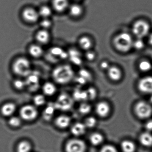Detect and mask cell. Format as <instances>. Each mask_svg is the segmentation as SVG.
Instances as JSON below:
<instances>
[{
    "instance_id": "d590c367",
    "label": "cell",
    "mask_w": 152,
    "mask_h": 152,
    "mask_svg": "<svg viewBox=\"0 0 152 152\" xmlns=\"http://www.w3.org/2000/svg\"><path fill=\"white\" fill-rule=\"evenodd\" d=\"M40 26L41 29L49 30L52 27L53 23L50 18H42L40 22Z\"/></svg>"
},
{
    "instance_id": "6da1fadb",
    "label": "cell",
    "mask_w": 152,
    "mask_h": 152,
    "mask_svg": "<svg viewBox=\"0 0 152 152\" xmlns=\"http://www.w3.org/2000/svg\"><path fill=\"white\" fill-rule=\"evenodd\" d=\"M52 77L56 83L60 85H66L73 80L74 71L70 65H60L55 67L52 71Z\"/></svg>"
},
{
    "instance_id": "8d00e7d4",
    "label": "cell",
    "mask_w": 152,
    "mask_h": 152,
    "mask_svg": "<svg viewBox=\"0 0 152 152\" xmlns=\"http://www.w3.org/2000/svg\"><path fill=\"white\" fill-rule=\"evenodd\" d=\"M13 87L18 91L23 90L26 88V85L25 81L20 79L15 80L13 82Z\"/></svg>"
},
{
    "instance_id": "ac0fdd59",
    "label": "cell",
    "mask_w": 152,
    "mask_h": 152,
    "mask_svg": "<svg viewBox=\"0 0 152 152\" xmlns=\"http://www.w3.org/2000/svg\"><path fill=\"white\" fill-rule=\"evenodd\" d=\"M96 112L100 117H106L110 113V106L106 102H99L96 105Z\"/></svg>"
},
{
    "instance_id": "9c48e42d",
    "label": "cell",
    "mask_w": 152,
    "mask_h": 152,
    "mask_svg": "<svg viewBox=\"0 0 152 152\" xmlns=\"http://www.w3.org/2000/svg\"><path fill=\"white\" fill-rule=\"evenodd\" d=\"M134 111L139 118L142 119H146L150 117L152 115V107L147 102L140 101L135 105Z\"/></svg>"
},
{
    "instance_id": "e0dca14e",
    "label": "cell",
    "mask_w": 152,
    "mask_h": 152,
    "mask_svg": "<svg viewBox=\"0 0 152 152\" xmlns=\"http://www.w3.org/2000/svg\"><path fill=\"white\" fill-rule=\"evenodd\" d=\"M86 126L84 123L81 122H76L74 124L71 128V132L74 136L77 137L83 136L86 131Z\"/></svg>"
},
{
    "instance_id": "7402d4cb",
    "label": "cell",
    "mask_w": 152,
    "mask_h": 152,
    "mask_svg": "<svg viewBox=\"0 0 152 152\" xmlns=\"http://www.w3.org/2000/svg\"><path fill=\"white\" fill-rule=\"evenodd\" d=\"M68 53V58H70V61L74 64L80 65L82 63L80 54L76 49H71Z\"/></svg>"
},
{
    "instance_id": "836d02e7",
    "label": "cell",
    "mask_w": 152,
    "mask_h": 152,
    "mask_svg": "<svg viewBox=\"0 0 152 152\" xmlns=\"http://www.w3.org/2000/svg\"><path fill=\"white\" fill-rule=\"evenodd\" d=\"M91 110V106L86 102H82L79 106V112L81 115L88 114L90 113Z\"/></svg>"
},
{
    "instance_id": "d6986e66",
    "label": "cell",
    "mask_w": 152,
    "mask_h": 152,
    "mask_svg": "<svg viewBox=\"0 0 152 152\" xmlns=\"http://www.w3.org/2000/svg\"><path fill=\"white\" fill-rule=\"evenodd\" d=\"M56 110L54 103L48 104L42 112V117L45 121H49L54 117Z\"/></svg>"
},
{
    "instance_id": "f1b7e54d",
    "label": "cell",
    "mask_w": 152,
    "mask_h": 152,
    "mask_svg": "<svg viewBox=\"0 0 152 152\" xmlns=\"http://www.w3.org/2000/svg\"><path fill=\"white\" fill-rule=\"evenodd\" d=\"M139 140L141 145L144 146H152V135L148 132L142 133L140 136Z\"/></svg>"
},
{
    "instance_id": "c3c4849f",
    "label": "cell",
    "mask_w": 152,
    "mask_h": 152,
    "mask_svg": "<svg viewBox=\"0 0 152 152\" xmlns=\"http://www.w3.org/2000/svg\"><path fill=\"white\" fill-rule=\"evenodd\" d=\"M72 1H80V0H72Z\"/></svg>"
},
{
    "instance_id": "5b68a950",
    "label": "cell",
    "mask_w": 152,
    "mask_h": 152,
    "mask_svg": "<svg viewBox=\"0 0 152 152\" xmlns=\"http://www.w3.org/2000/svg\"><path fill=\"white\" fill-rule=\"evenodd\" d=\"M19 115L22 120L27 122H31L37 119L39 113L37 107L34 105L26 104L23 106L19 110Z\"/></svg>"
},
{
    "instance_id": "d6a6232c",
    "label": "cell",
    "mask_w": 152,
    "mask_h": 152,
    "mask_svg": "<svg viewBox=\"0 0 152 152\" xmlns=\"http://www.w3.org/2000/svg\"><path fill=\"white\" fill-rule=\"evenodd\" d=\"M22 119L18 116H11L8 121L9 125L13 128H19L22 125Z\"/></svg>"
},
{
    "instance_id": "5bb4252c",
    "label": "cell",
    "mask_w": 152,
    "mask_h": 152,
    "mask_svg": "<svg viewBox=\"0 0 152 152\" xmlns=\"http://www.w3.org/2000/svg\"><path fill=\"white\" fill-rule=\"evenodd\" d=\"M70 0H52V8L58 13H63L68 10L70 6Z\"/></svg>"
},
{
    "instance_id": "f35d334b",
    "label": "cell",
    "mask_w": 152,
    "mask_h": 152,
    "mask_svg": "<svg viewBox=\"0 0 152 152\" xmlns=\"http://www.w3.org/2000/svg\"><path fill=\"white\" fill-rule=\"evenodd\" d=\"M79 76L84 78L88 82L91 79V74L89 71L85 69H81L79 72Z\"/></svg>"
},
{
    "instance_id": "f6af8a7d",
    "label": "cell",
    "mask_w": 152,
    "mask_h": 152,
    "mask_svg": "<svg viewBox=\"0 0 152 152\" xmlns=\"http://www.w3.org/2000/svg\"><path fill=\"white\" fill-rule=\"evenodd\" d=\"M145 127L148 132L152 131V120H149L147 122L145 125Z\"/></svg>"
},
{
    "instance_id": "9a60e30c",
    "label": "cell",
    "mask_w": 152,
    "mask_h": 152,
    "mask_svg": "<svg viewBox=\"0 0 152 152\" xmlns=\"http://www.w3.org/2000/svg\"><path fill=\"white\" fill-rule=\"evenodd\" d=\"M48 55L52 58H56L61 60L68 58V53L64 50L58 47H53L50 49Z\"/></svg>"
},
{
    "instance_id": "2e32d148",
    "label": "cell",
    "mask_w": 152,
    "mask_h": 152,
    "mask_svg": "<svg viewBox=\"0 0 152 152\" xmlns=\"http://www.w3.org/2000/svg\"><path fill=\"white\" fill-rule=\"evenodd\" d=\"M17 106L13 102H7L2 105L1 107V113L5 117L13 116L16 111Z\"/></svg>"
},
{
    "instance_id": "e575fe53",
    "label": "cell",
    "mask_w": 152,
    "mask_h": 152,
    "mask_svg": "<svg viewBox=\"0 0 152 152\" xmlns=\"http://www.w3.org/2000/svg\"><path fill=\"white\" fill-rule=\"evenodd\" d=\"M139 68L141 72H148L152 68V65L149 61L143 60L139 64Z\"/></svg>"
},
{
    "instance_id": "60d3db41",
    "label": "cell",
    "mask_w": 152,
    "mask_h": 152,
    "mask_svg": "<svg viewBox=\"0 0 152 152\" xmlns=\"http://www.w3.org/2000/svg\"><path fill=\"white\" fill-rule=\"evenodd\" d=\"M132 47H134L137 50L143 49L144 47V43L142 39H137L135 41L133 42Z\"/></svg>"
},
{
    "instance_id": "74e56055",
    "label": "cell",
    "mask_w": 152,
    "mask_h": 152,
    "mask_svg": "<svg viewBox=\"0 0 152 152\" xmlns=\"http://www.w3.org/2000/svg\"><path fill=\"white\" fill-rule=\"evenodd\" d=\"M84 124L86 128L91 129L94 128L96 125L97 120L93 116H89L85 119Z\"/></svg>"
},
{
    "instance_id": "7a4b0ae2",
    "label": "cell",
    "mask_w": 152,
    "mask_h": 152,
    "mask_svg": "<svg viewBox=\"0 0 152 152\" xmlns=\"http://www.w3.org/2000/svg\"><path fill=\"white\" fill-rule=\"evenodd\" d=\"M12 71L17 76L26 78L31 72V64L28 58L23 57L18 58L12 64Z\"/></svg>"
},
{
    "instance_id": "44dd1931",
    "label": "cell",
    "mask_w": 152,
    "mask_h": 152,
    "mask_svg": "<svg viewBox=\"0 0 152 152\" xmlns=\"http://www.w3.org/2000/svg\"><path fill=\"white\" fill-rule=\"evenodd\" d=\"M68 10L72 17L78 18L83 14V9L81 5L76 3L70 5Z\"/></svg>"
},
{
    "instance_id": "f546056e",
    "label": "cell",
    "mask_w": 152,
    "mask_h": 152,
    "mask_svg": "<svg viewBox=\"0 0 152 152\" xmlns=\"http://www.w3.org/2000/svg\"><path fill=\"white\" fill-rule=\"evenodd\" d=\"M121 148L124 152H134L136 146L132 141L125 140L121 143Z\"/></svg>"
},
{
    "instance_id": "ab89813d",
    "label": "cell",
    "mask_w": 152,
    "mask_h": 152,
    "mask_svg": "<svg viewBox=\"0 0 152 152\" xmlns=\"http://www.w3.org/2000/svg\"><path fill=\"white\" fill-rule=\"evenodd\" d=\"M87 96H88V99H94L96 96L97 92L96 90L93 88H89L86 90Z\"/></svg>"
},
{
    "instance_id": "4fadbf2b",
    "label": "cell",
    "mask_w": 152,
    "mask_h": 152,
    "mask_svg": "<svg viewBox=\"0 0 152 152\" xmlns=\"http://www.w3.org/2000/svg\"><path fill=\"white\" fill-rule=\"evenodd\" d=\"M35 38L38 44L46 45L49 43L51 35L48 30L41 29L36 33Z\"/></svg>"
},
{
    "instance_id": "7dc6e473",
    "label": "cell",
    "mask_w": 152,
    "mask_h": 152,
    "mask_svg": "<svg viewBox=\"0 0 152 152\" xmlns=\"http://www.w3.org/2000/svg\"><path fill=\"white\" fill-rule=\"evenodd\" d=\"M148 42H149V44L152 46V34H151L149 36Z\"/></svg>"
},
{
    "instance_id": "484cf974",
    "label": "cell",
    "mask_w": 152,
    "mask_h": 152,
    "mask_svg": "<svg viewBox=\"0 0 152 152\" xmlns=\"http://www.w3.org/2000/svg\"><path fill=\"white\" fill-rule=\"evenodd\" d=\"M32 148L31 143L27 140L18 142L16 147L17 152H31Z\"/></svg>"
},
{
    "instance_id": "ba28073f",
    "label": "cell",
    "mask_w": 152,
    "mask_h": 152,
    "mask_svg": "<svg viewBox=\"0 0 152 152\" xmlns=\"http://www.w3.org/2000/svg\"><path fill=\"white\" fill-rule=\"evenodd\" d=\"M40 74L37 71H32L25 81L26 87L30 92H35L40 88Z\"/></svg>"
},
{
    "instance_id": "277c9868",
    "label": "cell",
    "mask_w": 152,
    "mask_h": 152,
    "mask_svg": "<svg viewBox=\"0 0 152 152\" xmlns=\"http://www.w3.org/2000/svg\"><path fill=\"white\" fill-rule=\"evenodd\" d=\"M72 97L66 92H62L59 94L54 103L56 110L60 111H68L72 108L74 105Z\"/></svg>"
},
{
    "instance_id": "83f0119b",
    "label": "cell",
    "mask_w": 152,
    "mask_h": 152,
    "mask_svg": "<svg viewBox=\"0 0 152 152\" xmlns=\"http://www.w3.org/2000/svg\"><path fill=\"white\" fill-rule=\"evenodd\" d=\"M72 98L74 100L78 101H85L88 99L86 90H83L80 88L75 89L73 93Z\"/></svg>"
},
{
    "instance_id": "d4e9b609",
    "label": "cell",
    "mask_w": 152,
    "mask_h": 152,
    "mask_svg": "<svg viewBox=\"0 0 152 152\" xmlns=\"http://www.w3.org/2000/svg\"><path fill=\"white\" fill-rule=\"evenodd\" d=\"M108 75L112 80L117 81L121 78V71L116 66L110 67L108 69Z\"/></svg>"
},
{
    "instance_id": "3957f363",
    "label": "cell",
    "mask_w": 152,
    "mask_h": 152,
    "mask_svg": "<svg viewBox=\"0 0 152 152\" xmlns=\"http://www.w3.org/2000/svg\"><path fill=\"white\" fill-rule=\"evenodd\" d=\"M131 36L127 33H122L115 36L113 41L115 48L122 52H127L133 46Z\"/></svg>"
},
{
    "instance_id": "30bf717a",
    "label": "cell",
    "mask_w": 152,
    "mask_h": 152,
    "mask_svg": "<svg viewBox=\"0 0 152 152\" xmlns=\"http://www.w3.org/2000/svg\"><path fill=\"white\" fill-rule=\"evenodd\" d=\"M22 17L24 21L29 23H34L40 18L38 10L32 7L25 8L22 11Z\"/></svg>"
},
{
    "instance_id": "b9f144b4",
    "label": "cell",
    "mask_w": 152,
    "mask_h": 152,
    "mask_svg": "<svg viewBox=\"0 0 152 152\" xmlns=\"http://www.w3.org/2000/svg\"><path fill=\"white\" fill-rule=\"evenodd\" d=\"M100 152H117V151L113 146L106 145L101 148Z\"/></svg>"
},
{
    "instance_id": "ffe728a7",
    "label": "cell",
    "mask_w": 152,
    "mask_h": 152,
    "mask_svg": "<svg viewBox=\"0 0 152 152\" xmlns=\"http://www.w3.org/2000/svg\"><path fill=\"white\" fill-rule=\"evenodd\" d=\"M28 52L30 56L34 58H39L44 54V50L42 45L38 43L31 45L28 49Z\"/></svg>"
},
{
    "instance_id": "52a82bcc",
    "label": "cell",
    "mask_w": 152,
    "mask_h": 152,
    "mask_svg": "<svg viewBox=\"0 0 152 152\" xmlns=\"http://www.w3.org/2000/svg\"><path fill=\"white\" fill-rule=\"evenodd\" d=\"M150 27L148 23L144 20H138L134 23L132 27L133 34L137 39H142L148 34Z\"/></svg>"
},
{
    "instance_id": "1f68e13d",
    "label": "cell",
    "mask_w": 152,
    "mask_h": 152,
    "mask_svg": "<svg viewBox=\"0 0 152 152\" xmlns=\"http://www.w3.org/2000/svg\"><path fill=\"white\" fill-rule=\"evenodd\" d=\"M33 101L34 105L36 107L42 106L46 104V98L45 96L42 94H37L34 97Z\"/></svg>"
},
{
    "instance_id": "7c38bea8",
    "label": "cell",
    "mask_w": 152,
    "mask_h": 152,
    "mask_svg": "<svg viewBox=\"0 0 152 152\" xmlns=\"http://www.w3.org/2000/svg\"><path fill=\"white\" fill-rule=\"evenodd\" d=\"M71 118L66 115H60L56 117L54 121L55 126L59 129H64L70 126Z\"/></svg>"
},
{
    "instance_id": "bcb514c9",
    "label": "cell",
    "mask_w": 152,
    "mask_h": 152,
    "mask_svg": "<svg viewBox=\"0 0 152 152\" xmlns=\"http://www.w3.org/2000/svg\"><path fill=\"white\" fill-rule=\"evenodd\" d=\"M100 67L103 70H106V69H108L110 67L109 64L106 61H104L102 62L100 64Z\"/></svg>"
},
{
    "instance_id": "603a6c76",
    "label": "cell",
    "mask_w": 152,
    "mask_h": 152,
    "mask_svg": "<svg viewBox=\"0 0 152 152\" xmlns=\"http://www.w3.org/2000/svg\"><path fill=\"white\" fill-rule=\"evenodd\" d=\"M43 94L48 96H54L57 91V88L55 84L50 82H47L42 86Z\"/></svg>"
},
{
    "instance_id": "cb8c5ba5",
    "label": "cell",
    "mask_w": 152,
    "mask_h": 152,
    "mask_svg": "<svg viewBox=\"0 0 152 152\" xmlns=\"http://www.w3.org/2000/svg\"><path fill=\"white\" fill-rule=\"evenodd\" d=\"M79 47L83 50H90L92 46V42L89 37L87 36H82L78 41Z\"/></svg>"
},
{
    "instance_id": "4316f807",
    "label": "cell",
    "mask_w": 152,
    "mask_h": 152,
    "mask_svg": "<svg viewBox=\"0 0 152 152\" xmlns=\"http://www.w3.org/2000/svg\"><path fill=\"white\" fill-rule=\"evenodd\" d=\"M53 12L52 7L48 5L41 6L38 10L40 18H50L53 14Z\"/></svg>"
},
{
    "instance_id": "ee69618b",
    "label": "cell",
    "mask_w": 152,
    "mask_h": 152,
    "mask_svg": "<svg viewBox=\"0 0 152 152\" xmlns=\"http://www.w3.org/2000/svg\"><path fill=\"white\" fill-rule=\"evenodd\" d=\"M75 80H76V82L78 84H80V85H85L88 82L85 79L80 76H78L76 78Z\"/></svg>"
},
{
    "instance_id": "8fae6325",
    "label": "cell",
    "mask_w": 152,
    "mask_h": 152,
    "mask_svg": "<svg viewBox=\"0 0 152 152\" xmlns=\"http://www.w3.org/2000/svg\"><path fill=\"white\" fill-rule=\"evenodd\" d=\"M139 90L145 94H152V77L147 76L140 80L138 83Z\"/></svg>"
},
{
    "instance_id": "4dcf8cb0",
    "label": "cell",
    "mask_w": 152,
    "mask_h": 152,
    "mask_svg": "<svg viewBox=\"0 0 152 152\" xmlns=\"http://www.w3.org/2000/svg\"><path fill=\"white\" fill-rule=\"evenodd\" d=\"M89 140L90 143L93 145H98L102 143L104 140V137L100 133L96 132L90 135Z\"/></svg>"
},
{
    "instance_id": "7bdbcfd3",
    "label": "cell",
    "mask_w": 152,
    "mask_h": 152,
    "mask_svg": "<svg viewBox=\"0 0 152 152\" xmlns=\"http://www.w3.org/2000/svg\"><path fill=\"white\" fill-rule=\"evenodd\" d=\"M87 53L85 54V58L88 61H93L96 58V54L93 51L91 50L87 51Z\"/></svg>"
},
{
    "instance_id": "8992f818",
    "label": "cell",
    "mask_w": 152,
    "mask_h": 152,
    "mask_svg": "<svg viewBox=\"0 0 152 152\" xmlns=\"http://www.w3.org/2000/svg\"><path fill=\"white\" fill-rule=\"evenodd\" d=\"M64 149L65 152H86L87 145L83 140L73 138L66 141Z\"/></svg>"
},
{
    "instance_id": "681fc988",
    "label": "cell",
    "mask_w": 152,
    "mask_h": 152,
    "mask_svg": "<svg viewBox=\"0 0 152 152\" xmlns=\"http://www.w3.org/2000/svg\"><path fill=\"white\" fill-rule=\"evenodd\" d=\"M150 101H151V103H152V96L151 97V99H150Z\"/></svg>"
}]
</instances>
